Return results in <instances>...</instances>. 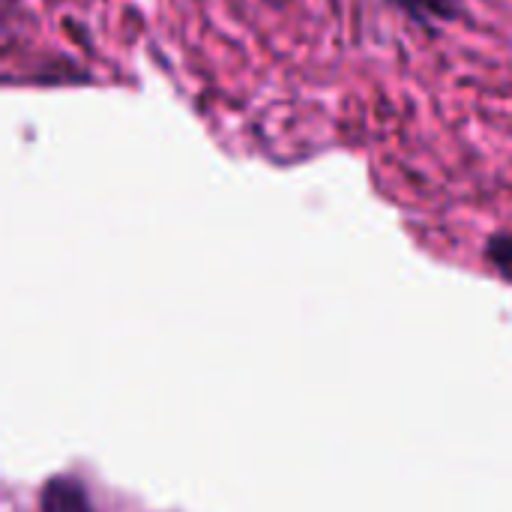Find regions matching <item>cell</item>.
Returning a JSON list of instances; mask_svg holds the SVG:
<instances>
[{"instance_id":"1","label":"cell","mask_w":512,"mask_h":512,"mask_svg":"<svg viewBox=\"0 0 512 512\" xmlns=\"http://www.w3.org/2000/svg\"><path fill=\"white\" fill-rule=\"evenodd\" d=\"M399 6L405 15H411L417 24H435V21H453L456 18V3L453 0H390Z\"/></svg>"},{"instance_id":"4","label":"cell","mask_w":512,"mask_h":512,"mask_svg":"<svg viewBox=\"0 0 512 512\" xmlns=\"http://www.w3.org/2000/svg\"><path fill=\"white\" fill-rule=\"evenodd\" d=\"M273 3H285V0H273Z\"/></svg>"},{"instance_id":"2","label":"cell","mask_w":512,"mask_h":512,"mask_svg":"<svg viewBox=\"0 0 512 512\" xmlns=\"http://www.w3.org/2000/svg\"><path fill=\"white\" fill-rule=\"evenodd\" d=\"M45 512H90L81 492L66 483H51L45 489Z\"/></svg>"},{"instance_id":"3","label":"cell","mask_w":512,"mask_h":512,"mask_svg":"<svg viewBox=\"0 0 512 512\" xmlns=\"http://www.w3.org/2000/svg\"><path fill=\"white\" fill-rule=\"evenodd\" d=\"M486 258L504 279L512 282V234H495L486 246Z\"/></svg>"}]
</instances>
